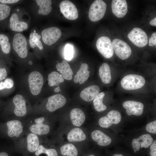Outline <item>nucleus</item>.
I'll use <instances>...</instances> for the list:
<instances>
[{
	"mask_svg": "<svg viewBox=\"0 0 156 156\" xmlns=\"http://www.w3.org/2000/svg\"><path fill=\"white\" fill-rule=\"evenodd\" d=\"M145 83V80L142 76L136 74H129L125 76L121 80L122 87L127 90H133L140 89Z\"/></svg>",
	"mask_w": 156,
	"mask_h": 156,
	"instance_id": "f257e3e1",
	"label": "nucleus"
},
{
	"mask_svg": "<svg viewBox=\"0 0 156 156\" xmlns=\"http://www.w3.org/2000/svg\"><path fill=\"white\" fill-rule=\"evenodd\" d=\"M106 8V4L103 1H95L91 5L89 10L88 17L90 20L93 22L101 20L105 14Z\"/></svg>",
	"mask_w": 156,
	"mask_h": 156,
	"instance_id": "f03ea898",
	"label": "nucleus"
},
{
	"mask_svg": "<svg viewBox=\"0 0 156 156\" xmlns=\"http://www.w3.org/2000/svg\"><path fill=\"white\" fill-rule=\"evenodd\" d=\"M112 44L114 51L121 59L126 60L131 55L132 52L131 48L125 41L116 38L112 41Z\"/></svg>",
	"mask_w": 156,
	"mask_h": 156,
	"instance_id": "7ed1b4c3",
	"label": "nucleus"
},
{
	"mask_svg": "<svg viewBox=\"0 0 156 156\" xmlns=\"http://www.w3.org/2000/svg\"><path fill=\"white\" fill-rule=\"evenodd\" d=\"M13 49L19 56L21 58L26 57L28 54L26 39L21 33L15 34L12 41Z\"/></svg>",
	"mask_w": 156,
	"mask_h": 156,
	"instance_id": "20e7f679",
	"label": "nucleus"
},
{
	"mask_svg": "<svg viewBox=\"0 0 156 156\" xmlns=\"http://www.w3.org/2000/svg\"><path fill=\"white\" fill-rule=\"evenodd\" d=\"M127 36L132 42L138 47H143L147 44V35L146 32L140 28H134L128 34Z\"/></svg>",
	"mask_w": 156,
	"mask_h": 156,
	"instance_id": "39448f33",
	"label": "nucleus"
},
{
	"mask_svg": "<svg viewBox=\"0 0 156 156\" xmlns=\"http://www.w3.org/2000/svg\"><path fill=\"white\" fill-rule=\"evenodd\" d=\"M28 82L31 94L37 95L40 93L44 83V79L41 74L37 71H34L29 74Z\"/></svg>",
	"mask_w": 156,
	"mask_h": 156,
	"instance_id": "423d86ee",
	"label": "nucleus"
},
{
	"mask_svg": "<svg viewBox=\"0 0 156 156\" xmlns=\"http://www.w3.org/2000/svg\"><path fill=\"white\" fill-rule=\"evenodd\" d=\"M96 47L99 52L105 58H110L113 55L112 42L108 37L103 36L99 38L96 41Z\"/></svg>",
	"mask_w": 156,
	"mask_h": 156,
	"instance_id": "0eeeda50",
	"label": "nucleus"
},
{
	"mask_svg": "<svg viewBox=\"0 0 156 156\" xmlns=\"http://www.w3.org/2000/svg\"><path fill=\"white\" fill-rule=\"evenodd\" d=\"M45 120L43 117H40L32 119L29 125V129L31 133L37 135H42L49 132L50 127L48 125L44 123Z\"/></svg>",
	"mask_w": 156,
	"mask_h": 156,
	"instance_id": "6e6552de",
	"label": "nucleus"
},
{
	"mask_svg": "<svg viewBox=\"0 0 156 156\" xmlns=\"http://www.w3.org/2000/svg\"><path fill=\"white\" fill-rule=\"evenodd\" d=\"M41 34L44 43L50 46L58 40L61 36L62 33L59 28L56 27H52L43 30Z\"/></svg>",
	"mask_w": 156,
	"mask_h": 156,
	"instance_id": "1a4fd4ad",
	"label": "nucleus"
},
{
	"mask_svg": "<svg viewBox=\"0 0 156 156\" xmlns=\"http://www.w3.org/2000/svg\"><path fill=\"white\" fill-rule=\"evenodd\" d=\"M61 12L67 19L71 20L76 19L78 17L77 10L75 5L71 1L65 0L60 4Z\"/></svg>",
	"mask_w": 156,
	"mask_h": 156,
	"instance_id": "9d476101",
	"label": "nucleus"
},
{
	"mask_svg": "<svg viewBox=\"0 0 156 156\" xmlns=\"http://www.w3.org/2000/svg\"><path fill=\"white\" fill-rule=\"evenodd\" d=\"M121 119V115L119 112L112 110L106 116L101 118L99 120V123L102 128H108L113 124H116L119 123Z\"/></svg>",
	"mask_w": 156,
	"mask_h": 156,
	"instance_id": "9b49d317",
	"label": "nucleus"
},
{
	"mask_svg": "<svg viewBox=\"0 0 156 156\" xmlns=\"http://www.w3.org/2000/svg\"><path fill=\"white\" fill-rule=\"evenodd\" d=\"M66 102L62 95L57 94L49 96L46 105V108L50 112H53L64 105Z\"/></svg>",
	"mask_w": 156,
	"mask_h": 156,
	"instance_id": "f8f14e48",
	"label": "nucleus"
},
{
	"mask_svg": "<svg viewBox=\"0 0 156 156\" xmlns=\"http://www.w3.org/2000/svg\"><path fill=\"white\" fill-rule=\"evenodd\" d=\"M122 106L126 109V113L128 116H140L143 113L144 105L141 102L127 101L123 103Z\"/></svg>",
	"mask_w": 156,
	"mask_h": 156,
	"instance_id": "ddd939ff",
	"label": "nucleus"
},
{
	"mask_svg": "<svg viewBox=\"0 0 156 156\" xmlns=\"http://www.w3.org/2000/svg\"><path fill=\"white\" fill-rule=\"evenodd\" d=\"M153 141L151 136L148 134H144L137 138L134 139L132 142V146L135 153L143 147L147 148L150 146Z\"/></svg>",
	"mask_w": 156,
	"mask_h": 156,
	"instance_id": "4468645a",
	"label": "nucleus"
},
{
	"mask_svg": "<svg viewBox=\"0 0 156 156\" xmlns=\"http://www.w3.org/2000/svg\"><path fill=\"white\" fill-rule=\"evenodd\" d=\"M6 125L8 127V135L10 137H18L23 131L22 124L18 120L8 121L7 122Z\"/></svg>",
	"mask_w": 156,
	"mask_h": 156,
	"instance_id": "2eb2a0df",
	"label": "nucleus"
},
{
	"mask_svg": "<svg viewBox=\"0 0 156 156\" xmlns=\"http://www.w3.org/2000/svg\"><path fill=\"white\" fill-rule=\"evenodd\" d=\"M113 14L118 18L124 17L127 12V5L125 0H113L111 5Z\"/></svg>",
	"mask_w": 156,
	"mask_h": 156,
	"instance_id": "dca6fc26",
	"label": "nucleus"
},
{
	"mask_svg": "<svg viewBox=\"0 0 156 156\" xmlns=\"http://www.w3.org/2000/svg\"><path fill=\"white\" fill-rule=\"evenodd\" d=\"M13 102L15 106L14 114L18 117H22L25 116L27 112L26 101L20 94L15 95L13 98Z\"/></svg>",
	"mask_w": 156,
	"mask_h": 156,
	"instance_id": "f3484780",
	"label": "nucleus"
},
{
	"mask_svg": "<svg viewBox=\"0 0 156 156\" xmlns=\"http://www.w3.org/2000/svg\"><path fill=\"white\" fill-rule=\"evenodd\" d=\"M99 87L96 85H92L87 87L81 92L80 96L81 99L86 102L92 101L99 94Z\"/></svg>",
	"mask_w": 156,
	"mask_h": 156,
	"instance_id": "a211bd4d",
	"label": "nucleus"
},
{
	"mask_svg": "<svg viewBox=\"0 0 156 156\" xmlns=\"http://www.w3.org/2000/svg\"><path fill=\"white\" fill-rule=\"evenodd\" d=\"M91 137L93 140L96 142L99 145L101 146L108 145L112 141L111 138L109 136L98 130H94L92 132Z\"/></svg>",
	"mask_w": 156,
	"mask_h": 156,
	"instance_id": "6ab92c4d",
	"label": "nucleus"
},
{
	"mask_svg": "<svg viewBox=\"0 0 156 156\" xmlns=\"http://www.w3.org/2000/svg\"><path fill=\"white\" fill-rule=\"evenodd\" d=\"M88 65L86 63L81 64L79 70L75 75L74 81L75 83H79L81 84L85 82L88 78L90 72Z\"/></svg>",
	"mask_w": 156,
	"mask_h": 156,
	"instance_id": "aec40b11",
	"label": "nucleus"
},
{
	"mask_svg": "<svg viewBox=\"0 0 156 156\" xmlns=\"http://www.w3.org/2000/svg\"><path fill=\"white\" fill-rule=\"evenodd\" d=\"M70 118L72 124L76 127H80L85 120V116L83 112L78 108L72 109L70 114Z\"/></svg>",
	"mask_w": 156,
	"mask_h": 156,
	"instance_id": "412c9836",
	"label": "nucleus"
},
{
	"mask_svg": "<svg viewBox=\"0 0 156 156\" xmlns=\"http://www.w3.org/2000/svg\"><path fill=\"white\" fill-rule=\"evenodd\" d=\"M56 67L57 71L62 74L64 79L69 80L72 79L73 73L66 61L63 60L62 63H57Z\"/></svg>",
	"mask_w": 156,
	"mask_h": 156,
	"instance_id": "4be33fe9",
	"label": "nucleus"
},
{
	"mask_svg": "<svg viewBox=\"0 0 156 156\" xmlns=\"http://www.w3.org/2000/svg\"><path fill=\"white\" fill-rule=\"evenodd\" d=\"M10 22V28L14 31L21 32L28 27V25L26 23L19 21L17 14L15 13L11 16Z\"/></svg>",
	"mask_w": 156,
	"mask_h": 156,
	"instance_id": "5701e85b",
	"label": "nucleus"
},
{
	"mask_svg": "<svg viewBox=\"0 0 156 156\" xmlns=\"http://www.w3.org/2000/svg\"><path fill=\"white\" fill-rule=\"evenodd\" d=\"M86 136L83 131L79 128L73 129L68 133V140L71 142H79L85 140Z\"/></svg>",
	"mask_w": 156,
	"mask_h": 156,
	"instance_id": "b1692460",
	"label": "nucleus"
},
{
	"mask_svg": "<svg viewBox=\"0 0 156 156\" xmlns=\"http://www.w3.org/2000/svg\"><path fill=\"white\" fill-rule=\"evenodd\" d=\"M99 76L103 83L108 84L111 81L112 77L110 67L106 63L102 64L99 69Z\"/></svg>",
	"mask_w": 156,
	"mask_h": 156,
	"instance_id": "393cba45",
	"label": "nucleus"
},
{
	"mask_svg": "<svg viewBox=\"0 0 156 156\" xmlns=\"http://www.w3.org/2000/svg\"><path fill=\"white\" fill-rule=\"evenodd\" d=\"M27 149L29 152L35 153L40 145L38 135L32 133H29L27 138Z\"/></svg>",
	"mask_w": 156,
	"mask_h": 156,
	"instance_id": "a878e982",
	"label": "nucleus"
},
{
	"mask_svg": "<svg viewBox=\"0 0 156 156\" xmlns=\"http://www.w3.org/2000/svg\"><path fill=\"white\" fill-rule=\"evenodd\" d=\"M39 8L38 13L43 15L49 14L51 12L52 8L51 6L52 4L51 0H36L35 1Z\"/></svg>",
	"mask_w": 156,
	"mask_h": 156,
	"instance_id": "bb28decb",
	"label": "nucleus"
},
{
	"mask_svg": "<svg viewBox=\"0 0 156 156\" xmlns=\"http://www.w3.org/2000/svg\"><path fill=\"white\" fill-rule=\"evenodd\" d=\"M105 95L103 92H101L93 100V103L95 110L98 112H102L105 110L107 106L103 103V100Z\"/></svg>",
	"mask_w": 156,
	"mask_h": 156,
	"instance_id": "cd10ccee",
	"label": "nucleus"
},
{
	"mask_svg": "<svg viewBox=\"0 0 156 156\" xmlns=\"http://www.w3.org/2000/svg\"><path fill=\"white\" fill-rule=\"evenodd\" d=\"M48 84L51 87L59 86L60 83H63L64 79L62 76L58 73L53 71L48 75Z\"/></svg>",
	"mask_w": 156,
	"mask_h": 156,
	"instance_id": "c85d7f7f",
	"label": "nucleus"
},
{
	"mask_svg": "<svg viewBox=\"0 0 156 156\" xmlns=\"http://www.w3.org/2000/svg\"><path fill=\"white\" fill-rule=\"evenodd\" d=\"M61 154L64 156H77L78 151L75 146L71 143L64 145L60 148Z\"/></svg>",
	"mask_w": 156,
	"mask_h": 156,
	"instance_id": "c756f323",
	"label": "nucleus"
},
{
	"mask_svg": "<svg viewBox=\"0 0 156 156\" xmlns=\"http://www.w3.org/2000/svg\"><path fill=\"white\" fill-rule=\"evenodd\" d=\"M36 156H38L42 153L47 154V156H58L56 150L53 148H46L42 145H40L34 153Z\"/></svg>",
	"mask_w": 156,
	"mask_h": 156,
	"instance_id": "7c9ffc66",
	"label": "nucleus"
},
{
	"mask_svg": "<svg viewBox=\"0 0 156 156\" xmlns=\"http://www.w3.org/2000/svg\"><path fill=\"white\" fill-rule=\"evenodd\" d=\"M8 41L9 39L7 36L0 34V45L3 52L5 54L9 53L10 51V45Z\"/></svg>",
	"mask_w": 156,
	"mask_h": 156,
	"instance_id": "2f4dec72",
	"label": "nucleus"
},
{
	"mask_svg": "<svg viewBox=\"0 0 156 156\" xmlns=\"http://www.w3.org/2000/svg\"><path fill=\"white\" fill-rule=\"evenodd\" d=\"M11 10L10 7L7 5L0 3V21L5 19L9 15Z\"/></svg>",
	"mask_w": 156,
	"mask_h": 156,
	"instance_id": "473e14b6",
	"label": "nucleus"
},
{
	"mask_svg": "<svg viewBox=\"0 0 156 156\" xmlns=\"http://www.w3.org/2000/svg\"><path fill=\"white\" fill-rule=\"evenodd\" d=\"M74 50L73 46L70 44H67L64 49V58L68 60H70L73 58Z\"/></svg>",
	"mask_w": 156,
	"mask_h": 156,
	"instance_id": "72a5a7b5",
	"label": "nucleus"
},
{
	"mask_svg": "<svg viewBox=\"0 0 156 156\" xmlns=\"http://www.w3.org/2000/svg\"><path fill=\"white\" fill-rule=\"evenodd\" d=\"M146 130L148 132L154 134L156 133V120L148 123L146 127Z\"/></svg>",
	"mask_w": 156,
	"mask_h": 156,
	"instance_id": "f704fd0d",
	"label": "nucleus"
},
{
	"mask_svg": "<svg viewBox=\"0 0 156 156\" xmlns=\"http://www.w3.org/2000/svg\"><path fill=\"white\" fill-rule=\"evenodd\" d=\"M3 82L4 86L5 88H11L13 86V81L11 79L7 78L5 79Z\"/></svg>",
	"mask_w": 156,
	"mask_h": 156,
	"instance_id": "c9c22d12",
	"label": "nucleus"
},
{
	"mask_svg": "<svg viewBox=\"0 0 156 156\" xmlns=\"http://www.w3.org/2000/svg\"><path fill=\"white\" fill-rule=\"evenodd\" d=\"M150 146V155L151 156H156V140L154 141Z\"/></svg>",
	"mask_w": 156,
	"mask_h": 156,
	"instance_id": "e433bc0d",
	"label": "nucleus"
},
{
	"mask_svg": "<svg viewBox=\"0 0 156 156\" xmlns=\"http://www.w3.org/2000/svg\"><path fill=\"white\" fill-rule=\"evenodd\" d=\"M149 45L150 46H153L156 44V33L155 32L152 35L151 37L149 39Z\"/></svg>",
	"mask_w": 156,
	"mask_h": 156,
	"instance_id": "4c0bfd02",
	"label": "nucleus"
},
{
	"mask_svg": "<svg viewBox=\"0 0 156 156\" xmlns=\"http://www.w3.org/2000/svg\"><path fill=\"white\" fill-rule=\"evenodd\" d=\"M41 38L40 35L34 32L30 34L29 36V39L32 40L35 42L38 40H40Z\"/></svg>",
	"mask_w": 156,
	"mask_h": 156,
	"instance_id": "58836bf2",
	"label": "nucleus"
},
{
	"mask_svg": "<svg viewBox=\"0 0 156 156\" xmlns=\"http://www.w3.org/2000/svg\"><path fill=\"white\" fill-rule=\"evenodd\" d=\"M7 75V72L5 68H0V81H2L5 79Z\"/></svg>",
	"mask_w": 156,
	"mask_h": 156,
	"instance_id": "ea45409f",
	"label": "nucleus"
},
{
	"mask_svg": "<svg viewBox=\"0 0 156 156\" xmlns=\"http://www.w3.org/2000/svg\"><path fill=\"white\" fill-rule=\"evenodd\" d=\"M18 0H0V2L3 4L14 3L18 2Z\"/></svg>",
	"mask_w": 156,
	"mask_h": 156,
	"instance_id": "a19ab883",
	"label": "nucleus"
},
{
	"mask_svg": "<svg viewBox=\"0 0 156 156\" xmlns=\"http://www.w3.org/2000/svg\"><path fill=\"white\" fill-rule=\"evenodd\" d=\"M36 46L39 49H40L42 50L43 49V46L42 43L40 40L37 41L36 42Z\"/></svg>",
	"mask_w": 156,
	"mask_h": 156,
	"instance_id": "79ce46f5",
	"label": "nucleus"
},
{
	"mask_svg": "<svg viewBox=\"0 0 156 156\" xmlns=\"http://www.w3.org/2000/svg\"><path fill=\"white\" fill-rule=\"evenodd\" d=\"M29 42L30 46L32 48H34L36 47V43L35 41L29 39Z\"/></svg>",
	"mask_w": 156,
	"mask_h": 156,
	"instance_id": "37998d69",
	"label": "nucleus"
},
{
	"mask_svg": "<svg viewBox=\"0 0 156 156\" xmlns=\"http://www.w3.org/2000/svg\"><path fill=\"white\" fill-rule=\"evenodd\" d=\"M156 18L155 17L153 19H152L150 22V25L153 26H156Z\"/></svg>",
	"mask_w": 156,
	"mask_h": 156,
	"instance_id": "c03bdc74",
	"label": "nucleus"
},
{
	"mask_svg": "<svg viewBox=\"0 0 156 156\" xmlns=\"http://www.w3.org/2000/svg\"><path fill=\"white\" fill-rule=\"evenodd\" d=\"M0 156H9V154L5 152H0Z\"/></svg>",
	"mask_w": 156,
	"mask_h": 156,
	"instance_id": "a18cd8bd",
	"label": "nucleus"
},
{
	"mask_svg": "<svg viewBox=\"0 0 156 156\" xmlns=\"http://www.w3.org/2000/svg\"><path fill=\"white\" fill-rule=\"evenodd\" d=\"M61 91V90H60V88L59 86H58L54 90V92H58L60 91Z\"/></svg>",
	"mask_w": 156,
	"mask_h": 156,
	"instance_id": "49530a36",
	"label": "nucleus"
},
{
	"mask_svg": "<svg viewBox=\"0 0 156 156\" xmlns=\"http://www.w3.org/2000/svg\"><path fill=\"white\" fill-rule=\"evenodd\" d=\"M3 83V81L0 82V90H2L5 89Z\"/></svg>",
	"mask_w": 156,
	"mask_h": 156,
	"instance_id": "de8ad7c7",
	"label": "nucleus"
},
{
	"mask_svg": "<svg viewBox=\"0 0 156 156\" xmlns=\"http://www.w3.org/2000/svg\"><path fill=\"white\" fill-rule=\"evenodd\" d=\"M113 156H124L123 155L121 154H115L113 155Z\"/></svg>",
	"mask_w": 156,
	"mask_h": 156,
	"instance_id": "09e8293b",
	"label": "nucleus"
},
{
	"mask_svg": "<svg viewBox=\"0 0 156 156\" xmlns=\"http://www.w3.org/2000/svg\"><path fill=\"white\" fill-rule=\"evenodd\" d=\"M88 156H95L94 155L92 154V155H88Z\"/></svg>",
	"mask_w": 156,
	"mask_h": 156,
	"instance_id": "8fccbe9b",
	"label": "nucleus"
}]
</instances>
